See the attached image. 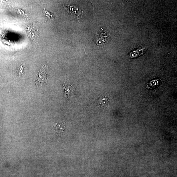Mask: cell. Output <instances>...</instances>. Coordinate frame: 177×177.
Segmentation results:
<instances>
[{"mask_svg":"<svg viewBox=\"0 0 177 177\" xmlns=\"http://www.w3.org/2000/svg\"><path fill=\"white\" fill-rule=\"evenodd\" d=\"M109 102L106 96H102L98 99L97 104L101 107H107L108 106Z\"/></svg>","mask_w":177,"mask_h":177,"instance_id":"obj_4","label":"cell"},{"mask_svg":"<svg viewBox=\"0 0 177 177\" xmlns=\"http://www.w3.org/2000/svg\"><path fill=\"white\" fill-rule=\"evenodd\" d=\"M146 51L145 48L136 49L130 53V57L132 58H135L142 55Z\"/></svg>","mask_w":177,"mask_h":177,"instance_id":"obj_5","label":"cell"},{"mask_svg":"<svg viewBox=\"0 0 177 177\" xmlns=\"http://www.w3.org/2000/svg\"><path fill=\"white\" fill-rule=\"evenodd\" d=\"M107 35L104 31L96 34L95 35L94 41L98 45H102L107 41Z\"/></svg>","mask_w":177,"mask_h":177,"instance_id":"obj_1","label":"cell"},{"mask_svg":"<svg viewBox=\"0 0 177 177\" xmlns=\"http://www.w3.org/2000/svg\"><path fill=\"white\" fill-rule=\"evenodd\" d=\"M24 67H23V65H22L19 67V77H21L23 74V71Z\"/></svg>","mask_w":177,"mask_h":177,"instance_id":"obj_7","label":"cell"},{"mask_svg":"<svg viewBox=\"0 0 177 177\" xmlns=\"http://www.w3.org/2000/svg\"><path fill=\"white\" fill-rule=\"evenodd\" d=\"M159 80L156 79L152 81L147 84V88L151 89L155 88L159 84Z\"/></svg>","mask_w":177,"mask_h":177,"instance_id":"obj_6","label":"cell"},{"mask_svg":"<svg viewBox=\"0 0 177 177\" xmlns=\"http://www.w3.org/2000/svg\"><path fill=\"white\" fill-rule=\"evenodd\" d=\"M67 9H68L69 12L77 18L78 19L80 18L83 14V11L76 6L75 4L71 5H68Z\"/></svg>","mask_w":177,"mask_h":177,"instance_id":"obj_2","label":"cell"},{"mask_svg":"<svg viewBox=\"0 0 177 177\" xmlns=\"http://www.w3.org/2000/svg\"><path fill=\"white\" fill-rule=\"evenodd\" d=\"M63 87L65 90V97L68 98H72L73 96H75V89H74L72 86H67L63 85Z\"/></svg>","mask_w":177,"mask_h":177,"instance_id":"obj_3","label":"cell"}]
</instances>
